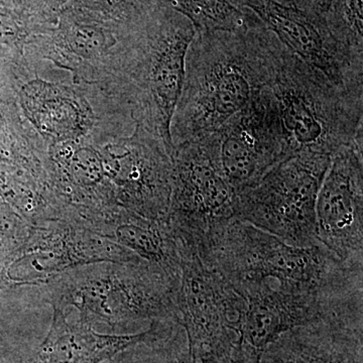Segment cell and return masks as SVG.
<instances>
[{
	"label": "cell",
	"mask_w": 363,
	"mask_h": 363,
	"mask_svg": "<svg viewBox=\"0 0 363 363\" xmlns=\"http://www.w3.org/2000/svg\"><path fill=\"white\" fill-rule=\"evenodd\" d=\"M284 45L264 25L196 33L171 124L173 147L215 133L271 84Z\"/></svg>",
	"instance_id": "1"
},
{
	"label": "cell",
	"mask_w": 363,
	"mask_h": 363,
	"mask_svg": "<svg viewBox=\"0 0 363 363\" xmlns=\"http://www.w3.org/2000/svg\"><path fill=\"white\" fill-rule=\"evenodd\" d=\"M196 28L185 16L156 4L124 39L111 73L95 86L119 111L159 138L172 156L171 124Z\"/></svg>",
	"instance_id": "2"
},
{
	"label": "cell",
	"mask_w": 363,
	"mask_h": 363,
	"mask_svg": "<svg viewBox=\"0 0 363 363\" xmlns=\"http://www.w3.org/2000/svg\"><path fill=\"white\" fill-rule=\"evenodd\" d=\"M197 252L233 286L267 281L291 292L363 296V267L346 264L321 243L295 247L238 219L212 228Z\"/></svg>",
	"instance_id": "3"
},
{
	"label": "cell",
	"mask_w": 363,
	"mask_h": 363,
	"mask_svg": "<svg viewBox=\"0 0 363 363\" xmlns=\"http://www.w3.org/2000/svg\"><path fill=\"white\" fill-rule=\"evenodd\" d=\"M179 277L147 260L95 262L52 277L39 289L52 309L77 310L83 323H104L128 332L162 320H176Z\"/></svg>",
	"instance_id": "4"
},
{
	"label": "cell",
	"mask_w": 363,
	"mask_h": 363,
	"mask_svg": "<svg viewBox=\"0 0 363 363\" xmlns=\"http://www.w3.org/2000/svg\"><path fill=\"white\" fill-rule=\"evenodd\" d=\"M269 86L293 156L315 152L333 157L363 135V97L341 89L285 45Z\"/></svg>",
	"instance_id": "5"
},
{
	"label": "cell",
	"mask_w": 363,
	"mask_h": 363,
	"mask_svg": "<svg viewBox=\"0 0 363 363\" xmlns=\"http://www.w3.org/2000/svg\"><path fill=\"white\" fill-rule=\"evenodd\" d=\"M331 159L300 152L279 162L255 183L235 191L233 218L295 247L320 245L316 201Z\"/></svg>",
	"instance_id": "6"
},
{
	"label": "cell",
	"mask_w": 363,
	"mask_h": 363,
	"mask_svg": "<svg viewBox=\"0 0 363 363\" xmlns=\"http://www.w3.org/2000/svg\"><path fill=\"white\" fill-rule=\"evenodd\" d=\"M177 245L181 257L177 322L187 338L189 360L229 357L240 346L245 298L223 274L204 264L194 247Z\"/></svg>",
	"instance_id": "7"
},
{
	"label": "cell",
	"mask_w": 363,
	"mask_h": 363,
	"mask_svg": "<svg viewBox=\"0 0 363 363\" xmlns=\"http://www.w3.org/2000/svg\"><path fill=\"white\" fill-rule=\"evenodd\" d=\"M171 159L169 225L197 250L212 228L233 218L235 191L222 171L217 131L176 145Z\"/></svg>",
	"instance_id": "8"
},
{
	"label": "cell",
	"mask_w": 363,
	"mask_h": 363,
	"mask_svg": "<svg viewBox=\"0 0 363 363\" xmlns=\"http://www.w3.org/2000/svg\"><path fill=\"white\" fill-rule=\"evenodd\" d=\"M91 135L117 205L150 220L168 222L173 167L164 143L136 124L130 133L96 128Z\"/></svg>",
	"instance_id": "9"
},
{
	"label": "cell",
	"mask_w": 363,
	"mask_h": 363,
	"mask_svg": "<svg viewBox=\"0 0 363 363\" xmlns=\"http://www.w3.org/2000/svg\"><path fill=\"white\" fill-rule=\"evenodd\" d=\"M131 33L69 6L56 25L28 37L23 61L26 66L45 63V69L65 72L75 85L98 86Z\"/></svg>",
	"instance_id": "10"
},
{
	"label": "cell",
	"mask_w": 363,
	"mask_h": 363,
	"mask_svg": "<svg viewBox=\"0 0 363 363\" xmlns=\"http://www.w3.org/2000/svg\"><path fill=\"white\" fill-rule=\"evenodd\" d=\"M138 255L76 222L54 220L33 225L28 240L11 260L7 288L42 285L62 272L95 264L126 262Z\"/></svg>",
	"instance_id": "11"
},
{
	"label": "cell",
	"mask_w": 363,
	"mask_h": 363,
	"mask_svg": "<svg viewBox=\"0 0 363 363\" xmlns=\"http://www.w3.org/2000/svg\"><path fill=\"white\" fill-rule=\"evenodd\" d=\"M222 171L234 191L292 157L278 101L269 86L217 130Z\"/></svg>",
	"instance_id": "12"
},
{
	"label": "cell",
	"mask_w": 363,
	"mask_h": 363,
	"mask_svg": "<svg viewBox=\"0 0 363 363\" xmlns=\"http://www.w3.org/2000/svg\"><path fill=\"white\" fill-rule=\"evenodd\" d=\"M234 286L245 298L240 346L260 357L286 331L330 318L363 315V296L333 298L291 292L264 281Z\"/></svg>",
	"instance_id": "13"
},
{
	"label": "cell",
	"mask_w": 363,
	"mask_h": 363,
	"mask_svg": "<svg viewBox=\"0 0 363 363\" xmlns=\"http://www.w3.org/2000/svg\"><path fill=\"white\" fill-rule=\"evenodd\" d=\"M363 135L332 157L316 201L317 238L338 259L363 267Z\"/></svg>",
	"instance_id": "14"
},
{
	"label": "cell",
	"mask_w": 363,
	"mask_h": 363,
	"mask_svg": "<svg viewBox=\"0 0 363 363\" xmlns=\"http://www.w3.org/2000/svg\"><path fill=\"white\" fill-rule=\"evenodd\" d=\"M228 1L255 13L289 51L321 71L334 84L363 97V59L338 44L325 21L277 0Z\"/></svg>",
	"instance_id": "15"
},
{
	"label": "cell",
	"mask_w": 363,
	"mask_h": 363,
	"mask_svg": "<svg viewBox=\"0 0 363 363\" xmlns=\"http://www.w3.org/2000/svg\"><path fill=\"white\" fill-rule=\"evenodd\" d=\"M13 76L21 111L48 145L85 138L105 117L89 87L40 78L21 64Z\"/></svg>",
	"instance_id": "16"
},
{
	"label": "cell",
	"mask_w": 363,
	"mask_h": 363,
	"mask_svg": "<svg viewBox=\"0 0 363 363\" xmlns=\"http://www.w3.org/2000/svg\"><path fill=\"white\" fill-rule=\"evenodd\" d=\"M67 314V310L55 308L47 336L26 363H102L131 346L171 335L179 328L175 320H162L138 333L106 335L79 319L69 321Z\"/></svg>",
	"instance_id": "17"
},
{
	"label": "cell",
	"mask_w": 363,
	"mask_h": 363,
	"mask_svg": "<svg viewBox=\"0 0 363 363\" xmlns=\"http://www.w3.org/2000/svg\"><path fill=\"white\" fill-rule=\"evenodd\" d=\"M260 363H363V315L286 331L264 351Z\"/></svg>",
	"instance_id": "18"
},
{
	"label": "cell",
	"mask_w": 363,
	"mask_h": 363,
	"mask_svg": "<svg viewBox=\"0 0 363 363\" xmlns=\"http://www.w3.org/2000/svg\"><path fill=\"white\" fill-rule=\"evenodd\" d=\"M90 230L181 278L180 253L169 222L150 220L121 209L94 224Z\"/></svg>",
	"instance_id": "19"
},
{
	"label": "cell",
	"mask_w": 363,
	"mask_h": 363,
	"mask_svg": "<svg viewBox=\"0 0 363 363\" xmlns=\"http://www.w3.org/2000/svg\"><path fill=\"white\" fill-rule=\"evenodd\" d=\"M159 6L169 7L190 20L196 32L242 30L264 25L247 9L234 6L228 0H154Z\"/></svg>",
	"instance_id": "20"
},
{
	"label": "cell",
	"mask_w": 363,
	"mask_h": 363,
	"mask_svg": "<svg viewBox=\"0 0 363 363\" xmlns=\"http://www.w3.org/2000/svg\"><path fill=\"white\" fill-rule=\"evenodd\" d=\"M363 0H333L327 28L334 40L358 59H363Z\"/></svg>",
	"instance_id": "21"
},
{
	"label": "cell",
	"mask_w": 363,
	"mask_h": 363,
	"mask_svg": "<svg viewBox=\"0 0 363 363\" xmlns=\"http://www.w3.org/2000/svg\"><path fill=\"white\" fill-rule=\"evenodd\" d=\"M156 4L154 0H72L70 6L133 32L142 26Z\"/></svg>",
	"instance_id": "22"
},
{
	"label": "cell",
	"mask_w": 363,
	"mask_h": 363,
	"mask_svg": "<svg viewBox=\"0 0 363 363\" xmlns=\"http://www.w3.org/2000/svg\"><path fill=\"white\" fill-rule=\"evenodd\" d=\"M179 333L136 344L107 363H188V350L179 347Z\"/></svg>",
	"instance_id": "23"
},
{
	"label": "cell",
	"mask_w": 363,
	"mask_h": 363,
	"mask_svg": "<svg viewBox=\"0 0 363 363\" xmlns=\"http://www.w3.org/2000/svg\"><path fill=\"white\" fill-rule=\"evenodd\" d=\"M13 2L14 9L25 18L33 33L56 25L60 14L70 6L72 0H13Z\"/></svg>",
	"instance_id": "24"
},
{
	"label": "cell",
	"mask_w": 363,
	"mask_h": 363,
	"mask_svg": "<svg viewBox=\"0 0 363 363\" xmlns=\"http://www.w3.org/2000/svg\"><path fill=\"white\" fill-rule=\"evenodd\" d=\"M332 1L333 0H293V6L302 9L317 20L325 21Z\"/></svg>",
	"instance_id": "25"
},
{
	"label": "cell",
	"mask_w": 363,
	"mask_h": 363,
	"mask_svg": "<svg viewBox=\"0 0 363 363\" xmlns=\"http://www.w3.org/2000/svg\"><path fill=\"white\" fill-rule=\"evenodd\" d=\"M260 358L262 357L253 354L250 351L243 350L240 346L238 350H234L233 354L229 355V357L211 358V359H204L197 362L188 360V363H260Z\"/></svg>",
	"instance_id": "26"
},
{
	"label": "cell",
	"mask_w": 363,
	"mask_h": 363,
	"mask_svg": "<svg viewBox=\"0 0 363 363\" xmlns=\"http://www.w3.org/2000/svg\"><path fill=\"white\" fill-rule=\"evenodd\" d=\"M277 1L281 2V4H288V6H293V0H277Z\"/></svg>",
	"instance_id": "27"
}]
</instances>
